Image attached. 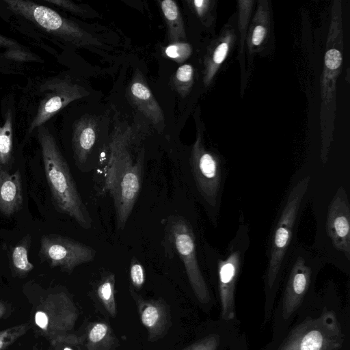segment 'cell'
Masks as SVG:
<instances>
[{"label":"cell","mask_w":350,"mask_h":350,"mask_svg":"<svg viewBox=\"0 0 350 350\" xmlns=\"http://www.w3.org/2000/svg\"><path fill=\"white\" fill-rule=\"evenodd\" d=\"M37 137L46 178L55 208L72 217L81 227L90 228L92 219L55 137L43 125L38 128Z\"/></svg>","instance_id":"cell-1"},{"label":"cell","mask_w":350,"mask_h":350,"mask_svg":"<svg viewBox=\"0 0 350 350\" xmlns=\"http://www.w3.org/2000/svg\"><path fill=\"white\" fill-rule=\"evenodd\" d=\"M78 318V310L64 290L53 288L44 291L33 306L31 323L33 332L49 342L70 333Z\"/></svg>","instance_id":"cell-2"},{"label":"cell","mask_w":350,"mask_h":350,"mask_svg":"<svg viewBox=\"0 0 350 350\" xmlns=\"http://www.w3.org/2000/svg\"><path fill=\"white\" fill-rule=\"evenodd\" d=\"M5 3L13 13L66 42L76 46L98 44L91 34L49 7L29 0H5Z\"/></svg>","instance_id":"cell-3"},{"label":"cell","mask_w":350,"mask_h":350,"mask_svg":"<svg viewBox=\"0 0 350 350\" xmlns=\"http://www.w3.org/2000/svg\"><path fill=\"white\" fill-rule=\"evenodd\" d=\"M344 335L335 313L326 311L297 325L278 350H338Z\"/></svg>","instance_id":"cell-4"},{"label":"cell","mask_w":350,"mask_h":350,"mask_svg":"<svg viewBox=\"0 0 350 350\" xmlns=\"http://www.w3.org/2000/svg\"><path fill=\"white\" fill-rule=\"evenodd\" d=\"M309 182L310 177H305L292 188L275 225L266 275L267 284L269 288L273 286L280 271Z\"/></svg>","instance_id":"cell-5"},{"label":"cell","mask_w":350,"mask_h":350,"mask_svg":"<svg viewBox=\"0 0 350 350\" xmlns=\"http://www.w3.org/2000/svg\"><path fill=\"white\" fill-rule=\"evenodd\" d=\"M167 241L183 262L196 297L201 303H208L210 294L198 264L195 236L190 224L183 217H173L168 222Z\"/></svg>","instance_id":"cell-6"},{"label":"cell","mask_w":350,"mask_h":350,"mask_svg":"<svg viewBox=\"0 0 350 350\" xmlns=\"http://www.w3.org/2000/svg\"><path fill=\"white\" fill-rule=\"evenodd\" d=\"M39 93L40 100L28 133L42 126L71 102L88 95L83 87L60 77L45 80L40 86Z\"/></svg>","instance_id":"cell-7"},{"label":"cell","mask_w":350,"mask_h":350,"mask_svg":"<svg viewBox=\"0 0 350 350\" xmlns=\"http://www.w3.org/2000/svg\"><path fill=\"white\" fill-rule=\"evenodd\" d=\"M94 248L64 236L49 234L41 237L39 256L51 267L71 273L79 265L92 261Z\"/></svg>","instance_id":"cell-8"},{"label":"cell","mask_w":350,"mask_h":350,"mask_svg":"<svg viewBox=\"0 0 350 350\" xmlns=\"http://www.w3.org/2000/svg\"><path fill=\"white\" fill-rule=\"evenodd\" d=\"M191 165L200 193L209 204L215 205L222 180V170L219 162L197 142L193 149Z\"/></svg>","instance_id":"cell-9"},{"label":"cell","mask_w":350,"mask_h":350,"mask_svg":"<svg viewBox=\"0 0 350 350\" xmlns=\"http://www.w3.org/2000/svg\"><path fill=\"white\" fill-rule=\"evenodd\" d=\"M326 229L333 245L350 258V208L345 190L340 187L328 210Z\"/></svg>","instance_id":"cell-10"},{"label":"cell","mask_w":350,"mask_h":350,"mask_svg":"<svg viewBox=\"0 0 350 350\" xmlns=\"http://www.w3.org/2000/svg\"><path fill=\"white\" fill-rule=\"evenodd\" d=\"M242 254L234 247L227 256L218 262L219 293L221 308V318L230 321L234 318V291L240 271Z\"/></svg>","instance_id":"cell-11"},{"label":"cell","mask_w":350,"mask_h":350,"mask_svg":"<svg viewBox=\"0 0 350 350\" xmlns=\"http://www.w3.org/2000/svg\"><path fill=\"white\" fill-rule=\"evenodd\" d=\"M141 321L148 332L149 341L162 338L171 325V316L165 303L161 299L146 300L131 289Z\"/></svg>","instance_id":"cell-12"},{"label":"cell","mask_w":350,"mask_h":350,"mask_svg":"<svg viewBox=\"0 0 350 350\" xmlns=\"http://www.w3.org/2000/svg\"><path fill=\"white\" fill-rule=\"evenodd\" d=\"M311 269L298 257L291 269L282 301V315L288 319L299 307L309 286Z\"/></svg>","instance_id":"cell-13"},{"label":"cell","mask_w":350,"mask_h":350,"mask_svg":"<svg viewBox=\"0 0 350 350\" xmlns=\"http://www.w3.org/2000/svg\"><path fill=\"white\" fill-rule=\"evenodd\" d=\"M97 138L96 122L90 117H83L74 125L72 146L78 167L85 172Z\"/></svg>","instance_id":"cell-14"},{"label":"cell","mask_w":350,"mask_h":350,"mask_svg":"<svg viewBox=\"0 0 350 350\" xmlns=\"http://www.w3.org/2000/svg\"><path fill=\"white\" fill-rule=\"evenodd\" d=\"M21 176L18 170L11 174L0 165V213L10 217L23 206Z\"/></svg>","instance_id":"cell-15"},{"label":"cell","mask_w":350,"mask_h":350,"mask_svg":"<svg viewBox=\"0 0 350 350\" xmlns=\"http://www.w3.org/2000/svg\"><path fill=\"white\" fill-rule=\"evenodd\" d=\"M130 96L138 109L154 124H159L163 120L161 108L141 77H136L132 82Z\"/></svg>","instance_id":"cell-16"},{"label":"cell","mask_w":350,"mask_h":350,"mask_svg":"<svg viewBox=\"0 0 350 350\" xmlns=\"http://www.w3.org/2000/svg\"><path fill=\"white\" fill-rule=\"evenodd\" d=\"M82 338L86 350H113L118 344L112 329L103 322L91 324Z\"/></svg>","instance_id":"cell-17"},{"label":"cell","mask_w":350,"mask_h":350,"mask_svg":"<svg viewBox=\"0 0 350 350\" xmlns=\"http://www.w3.org/2000/svg\"><path fill=\"white\" fill-rule=\"evenodd\" d=\"M31 237L28 234L10 250V265L12 274L16 277H26L34 267L28 258Z\"/></svg>","instance_id":"cell-18"},{"label":"cell","mask_w":350,"mask_h":350,"mask_svg":"<svg viewBox=\"0 0 350 350\" xmlns=\"http://www.w3.org/2000/svg\"><path fill=\"white\" fill-rule=\"evenodd\" d=\"M160 5L167 26L170 42H180L185 38V31L177 3L173 0H164L160 2Z\"/></svg>","instance_id":"cell-19"},{"label":"cell","mask_w":350,"mask_h":350,"mask_svg":"<svg viewBox=\"0 0 350 350\" xmlns=\"http://www.w3.org/2000/svg\"><path fill=\"white\" fill-rule=\"evenodd\" d=\"M13 119L9 110L0 126V165L8 170L12 162Z\"/></svg>","instance_id":"cell-20"},{"label":"cell","mask_w":350,"mask_h":350,"mask_svg":"<svg viewBox=\"0 0 350 350\" xmlns=\"http://www.w3.org/2000/svg\"><path fill=\"white\" fill-rule=\"evenodd\" d=\"M0 58L16 62H28L37 57L26 47L0 35Z\"/></svg>","instance_id":"cell-21"},{"label":"cell","mask_w":350,"mask_h":350,"mask_svg":"<svg viewBox=\"0 0 350 350\" xmlns=\"http://www.w3.org/2000/svg\"><path fill=\"white\" fill-rule=\"evenodd\" d=\"M115 275L107 272L98 280L96 293L106 310L112 316L116 314V305L114 297Z\"/></svg>","instance_id":"cell-22"},{"label":"cell","mask_w":350,"mask_h":350,"mask_svg":"<svg viewBox=\"0 0 350 350\" xmlns=\"http://www.w3.org/2000/svg\"><path fill=\"white\" fill-rule=\"evenodd\" d=\"M31 328L30 323H25L0 330V350L7 349Z\"/></svg>","instance_id":"cell-23"},{"label":"cell","mask_w":350,"mask_h":350,"mask_svg":"<svg viewBox=\"0 0 350 350\" xmlns=\"http://www.w3.org/2000/svg\"><path fill=\"white\" fill-rule=\"evenodd\" d=\"M49 342L52 350H83L85 347L82 336L72 333L59 336Z\"/></svg>","instance_id":"cell-24"},{"label":"cell","mask_w":350,"mask_h":350,"mask_svg":"<svg viewBox=\"0 0 350 350\" xmlns=\"http://www.w3.org/2000/svg\"><path fill=\"white\" fill-rule=\"evenodd\" d=\"M193 70L190 64H183L176 71L173 82L177 92L182 96H185L188 88L192 82Z\"/></svg>","instance_id":"cell-25"},{"label":"cell","mask_w":350,"mask_h":350,"mask_svg":"<svg viewBox=\"0 0 350 350\" xmlns=\"http://www.w3.org/2000/svg\"><path fill=\"white\" fill-rule=\"evenodd\" d=\"M165 55L176 62L185 61L191 53V46L186 42H178L172 43L165 49Z\"/></svg>","instance_id":"cell-26"},{"label":"cell","mask_w":350,"mask_h":350,"mask_svg":"<svg viewBox=\"0 0 350 350\" xmlns=\"http://www.w3.org/2000/svg\"><path fill=\"white\" fill-rule=\"evenodd\" d=\"M130 280L133 286L140 288L144 284L146 280L145 269L141 262L133 257L129 268Z\"/></svg>","instance_id":"cell-27"},{"label":"cell","mask_w":350,"mask_h":350,"mask_svg":"<svg viewBox=\"0 0 350 350\" xmlns=\"http://www.w3.org/2000/svg\"><path fill=\"white\" fill-rule=\"evenodd\" d=\"M219 337L217 334L208 335L183 350H217Z\"/></svg>","instance_id":"cell-28"},{"label":"cell","mask_w":350,"mask_h":350,"mask_svg":"<svg viewBox=\"0 0 350 350\" xmlns=\"http://www.w3.org/2000/svg\"><path fill=\"white\" fill-rule=\"evenodd\" d=\"M44 1L80 16H85L88 12L83 5L68 0H44Z\"/></svg>","instance_id":"cell-29"},{"label":"cell","mask_w":350,"mask_h":350,"mask_svg":"<svg viewBox=\"0 0 350 350\" xmlns=\"http://www.w3.org/2000/svg\"><path fill=\"white\" fill-rule=\"evenodd\" d=\"M342 62V55L339 51L335 49L327 51L325 55V64L331 69L335 70L339 68Z\"/></svg>","instance_id":"cell-30"},{"label":"cell","mask_w":350,"mask_h":350,"mask_svg":"<svg viewBox=\"0 0 350 350\" xmlns=\"http://www.w3.org/2000/svg\"><path fill=\"white\" fill-rule=\"evenodd\" d=\"M228 49V44L225 42L221 43L217 46L213 55V60L215 64H219L224 61L226 56Z\"/></svg>","instance_id":"cell-31"},{"label":"cell","mask_w":350,"mask_h":350,"mask_svg":"<svg viewBox=\"0 0 350 350\" xmlns=\"http://www.w3.org/2000/svg\"><path fill=\"white\" fill-rule=\"evenodd\" d=\"M265 34V29L261 25L255 27L252 35V42L254 45H259L262 41Z\"/></svg>","instance_id":"cell-32"},{"label":"cell","mask_w":350,"mask_h":350,"mask_svg":"<svg viewBox=\"0 0 350 350\" xmlns=\"http://www.w3.org/2000/svg\"><path fill=\"white\" fill-rule=\"evenodd\" d=\"M8 312V306L5 302L0 299V320L5 317Z\"/></svg>","instance_id":"cell-33"}]
</instances>
